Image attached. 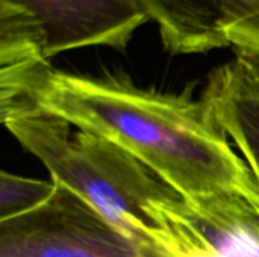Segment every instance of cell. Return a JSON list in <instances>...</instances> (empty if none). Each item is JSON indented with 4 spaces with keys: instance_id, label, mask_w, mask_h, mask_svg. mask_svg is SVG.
<instances>
[{
    "instance_id": "6da1fadb",
    "label": "cell",
    "mask_w": 259,
    "mask_h": 257,
    "mask_svg": "<svg viewBox=\"0 0 259 257\" xmlns=\"http://www.w3.org/2000/svg\"><path fill=\"white\" fill-rule=\"evenodd\" d=\"M24 103L115 142L184 200L259 197L252 171L202 97L140 88L124 74L94 77L50 68Z\"/></svg>"
},
{
    "instance_id": "9c48e42d",
    "label": "cell",
    "mask_w": 259,
    "mask_h": 257,
    "mask_svg": "<svg viewBox=\"0 0 259 257\" xmlns=\"http://www.w3.org/2000/svg\"><path fill=\"white\" fill-rule=\"evenodd\" d=\"M243 206L250 221L259 229V197L250 198V200L243 198Z\"/></svg>"
},
{
    "instance_id": "ba28073f",
    "label": "cell",
    "mask_w": 259,
    "mask_h": 257,
    "mask_svg": "<svg viewBox=\"0 0 259 257\" xmlns=\"http://www.w3.org/2000/svg\"><path fill=\"white\" fill-rule=\"evenodd\" d=\"M56 182H50L21 177L8 171L0 174V223L27 214L56 192Z\"/></svg>"
},
{
    "instance_id": "8992f818",
    "label": "cell",
    "mask_w": 259,
    "mask_h": 257,
    "mask_svg": "<svg viewBox=\"0 0 259 257\" xmlns=\"http://www.w3.org/2000/svg\"><path fill=\"white\" fill-rule=\"evenodd\" d=\"M235 53L209 74L202 98L259 186V56Z\"/></svg>"
},
{
    "instance_id": "3957f363",
    "label": "cell",
    "mask_w": 259,
    "mask_h": 257,
    "mask_svg": "<svg viewBox=\"0 0 259 257\" xmlns=\"http://www.w3.org/2000/svg\"><path fill=\"white\" fill-rule=\"evenodd\" d=\"M39 208L0 223V257H165L126 236L85 200L56 183Z\"/></svg>"
},
{
    "instance_id": "7a4b0ae2",
    "label": "cell",
    "mask_w": 259,
    "mask_h": 257,
    "mask_svg": "<svg viewBox=\"0 0 259 257\" xmlns=\"http://www.w3.org/2000/svg\"><path fill=\"white\" fill-rule=\"evenodd\" d=\"M18 144L50 173L126 236L156 245L162 230L153 203L182 197L155 171L115 142L80 129L30 103L0 112Z\"/></svg>"
},
{
    "instance_id": "277c9868",
    "label": "cell",
    "mask_w": 259,
    "mask_h": 257,
    "mask_svg": "<svg viewBox=\"0 0 259 257\" xmlns=\"http://www.w3.org/2000/svg\"><path fill=\"white\" fill-rule=\"evenodd\" d=\"M41 27L46 58L87 47L124 52L149 17L138 0H8Z\"/></svg>"
},
{
    "instance_id": "52a82bcc",
    "label": "cell",
    "mask_w": 259,
    "mask_h": 257,
    "mask_svg": "<svg viewBox=\"0 0 259 257\" xmlns=\"http://www.w3.org/2000/svg\"><path fill=\"white\" fill-rule=\"evenodd\" d=\"M153 208L190 230L219 257H259V229L247 217L241 195L181 198L153 203Z\"/></svg>"
},
{
    "instance_id": "5b68a950",
    "label": "cell",
    "mask_w": 259,
    "mask_h": 257,
    "mask_svg": "<svg viewBox=\"0 0 259 257\" xmlns=\"http://www.w3.org/2000/svg\"><path fill=\"white\" fill-rule=\"evenodd\" d=\"M170 55L231 47L228 30L259 15V0H138Z\"/></svg>"
}]
</instances>
